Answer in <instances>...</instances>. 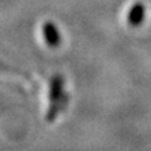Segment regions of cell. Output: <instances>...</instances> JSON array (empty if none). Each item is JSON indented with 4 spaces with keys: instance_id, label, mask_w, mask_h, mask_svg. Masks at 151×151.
Segmentation results:
<instances>
[{
    "instance_id": "2",
    "label": "cell",
    "mask_w": 151,
    "mask_h": 151,
    "mask_svg": "<svg viewBox=\"0 0 151 151\" xmlns=\"http://www.w3.org/2000/svg\"><path fill=\"white\" fill-rule=\"evenodd\" d=\"M144 18H145V6L141 3H136L130 9L129 14H127V22L132 27H139L140 24H142Z\"/></svg>"
},
{
    "instance_id": "3",
    "label": "cell",
    "mask_w": 151,
    "mask_h": 151,
    "mask_svg": "<svg viewBox=\"0 0 151 151\" xmlns=\"http://www.w3.org/2000/svg\"><path fill=\"white\" fill-rule=\"evenodd\" d=\"M52 93H50V98L52 101H55L57 98H59V96L62 94V89H63V81L62 78L55 77L53 81H52Z\"/></svg>"
},
{
    "instance_id": "1",
    "label": "cell",
    "mask_w": 151,
    "mask_h": 151,
    "mask_svg": "<svg viewBox=\"0 0 151 151\" xmlns=\"http://www.w3.org/2000/svg\"><path fill=\"white\" fill-rule=\"evenodd\" d=\"M43 37L45 43L50 47H57L60 43V34L53 23H45L43 25Z\"/></svg>"
}]
</instances>
